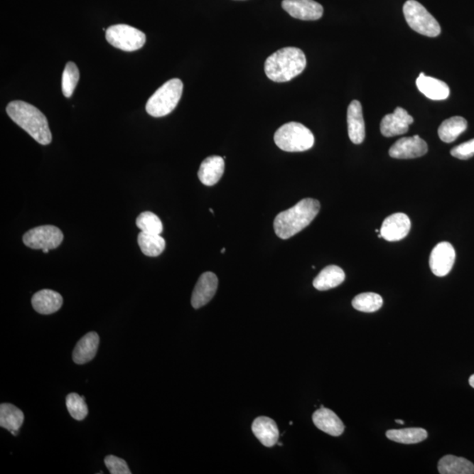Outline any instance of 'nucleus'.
Returning <instances> with one entry per match:
<instances>
[{
    "mask_svg": "<svg viewBox=\"0 0 474 474\" xmlns=\"http://www.w3.org/2000/svg\"><path fill=\"white\" fill-rule=\"evenodd\" d=\"M320 208L318 200L308 198L298 201L296 206L279 212L274 224L276 235L281 239L296 236L315 220Z\"/></svg>",
    "mask_w": 474,
    "mask_h": 474,
    "instance_id": "f257e3e1",
    "label": "nucleus"
},
{
    "mask_svg": "<svg viewBox=\"0 0 474 474\" xmlns=\"http://www.w3.org/2000/svg\"><path fill=\"white\" fill-rule=\"evenodd\" d=\"M307 58L301 48H283L270 55L264 63V72L269 80L277 83L289 82L303 72Z\"/></svg>",
    "mask_w": 474,
    "mask_h": 474,
    "instance_id": "f03ea898",
    "label": "nucleus"
},
{
    "mask_svg": "<svg viewBox=\"0 0 474 474\" xmlns=\"http://www.w3.org/2000/svg\"><path fill=\"white\" fill-rule=\"evenodd\" d=\"M9 117L28 133L37 143L48 145L51 143L52 134L46 117L38 108L27 102L16 100L6 107Z\"/></svg>",
    "mask_w": 474,
    "mask_h": 474,
    "instance_id": "7ed1b4c3",
    "label": "nucleus"
},
{
    "mask_svg": "<svg viewBox=\"0 0 474 474\" xmlns=\"http://www.w3.org/2000/svg\"><path fill=\"white\" fill-rule=\"evenodd\" d=\"M277 146L286 152H302L315 144V136L307 126L298 122H289L279 128L274 134Z\"/></svg>",
    "mask_w": 474,
    "mask_h": 474,
    "instance_id": "20e7f679",
    "label": "nucleus"
},
{
    "mask_svg": "<svg viewBox=\"0 0 474 474\" xmlns=\"http://www.w3.org/2000/svg\"><path fill=\"white\" fill-rule=\"evenodd\" d=\"M183 92V83L178 78L167 81L148 100L146 111L153 117L170 114L178 106Z\"/></svg>",
    "mask_w": 474,
    "mask_h": 474,
    "instance_id": "39448f33",
    "label": "nucleus"
},
{
    "mask_svg": "<svg viewBox=\"0 0 474 474\" xmlns=\"http://www.w3.org/2000/svg\"><path fill=\"white\" fill-rule=\"evenodd\" d=\"M403 14L414 31L429 37H436L441 33L438 21L416 0H408L403 6Z\"/></svg>",
    "mask_w": 474,
    "mask_h": 474,
    "instance_id": "423d86ee",
    "label": "nucleus"
},
{
    "mask_svg": "<svg viewBox=\"0 0 474 474\" xmlns=\"http://www.w3.org/2000/svg\"><path fill=\"white\" fill-rule=\"evenodd\" d=\"M106 38L112 46L128 52L140 50L146 43L144 33L126 24L111 26L107 30Z\"/></svg>",
    "mask_w": 474,
    "mask_h": 474,
    "instance_id": "0eeeda50",
    "label": "nucleus"
},
{
    "mask_svg": "<svg viewBox=\"0 0 474 474\" xmlns=\"http://www.w3.org/2000/svg\"><path fill=\"white\" fill-rule=\"evenodd\" d=\"M63 240V235L58 227L45 225L30 230L24 235L26 246L33 249H57Z\"/></svg>",
    "mask_w": 474,
    "mask_h": 474,
    "instance_id": "6e6552de",
    "label": "nucleus"
},
{
    "mask_svg": "<svg viewBox=\"0 0 474 474\" xmlns=\"http://www.w3.org/2000/svg\"><path fill=\"white\" fill-rule=\"evenodd\" d=\"M456 259V252L450 242H439L432 249L430 257V267L433 274L445 277L450 274Z\"/></svg>",
    "mask_w": 474,
    "mask_h": 474,
    "instance_id": "1a4fd4ad",
    "label": "nucleus"
},
{
    "mask_svg": "<svg viewBox=\"0 0 474 474\" xmlns=\"http://www.w3.org/2000/svg\"><path fill=\"white\" fill-rule=\"evenodd\" d=\"M427 152L428 144L419 136L402 138L389 149L391 158L395 159L417 158Z\"/></svg>",
    "mask_w": 474,
    "mask_h": 474,
    "instance_id": "9d476101",
    "label": "nucleus"
},
{
    "mask_svg": "<svg viewBox=\"0 0 474 474\" xmlns=\"http://www.w3.org/2000/svg\"><path fill=\"white\" fill-rule=\"evenodd\" d=\"M283 9L301 21H317L323 17V7L313 0H283Z\"/></svg>",
    "mask_w": 474,
    "mask_h": 474,
    "instance_id": "9b49d317",
    "label": "nucleus"
},
{
    "mask_svg": "<svg viewBox=\"0 0 474 474\" xmlns=\"http://www.w3.org/2000/svg\"><path fill=\"white\" fill-rule=\"evenodd\" d=\"M410 229L411 222L409 216L397 212L385 219L380 227L379 234L388 242H397L408 236Z\"/></svg>",
    "mask_w": 474,
    "mask_h": 474,
    "instance_id": "f8f14e48",
    "label": "nucleus"
},
{
    "mask_svg": "<svg viewBox=\"0 0 474 474\" xmlns=\"http://www.w3.org/2000/svg\"><path fill=\"white\" fill-rule=\"evenodd\" d=\"M413 122L414 119L408 112L402 107H397L393 114H387L382 119L380 131L386 137L400 136L409 131V126Z\"/></svg>",
    "mask_w": 474,
    "mask_h": 474,
    "instance_id": "ddd939ff",
    "label": "nucleus"
},
{
    "mask_svg": "<svg viewBox=\"0 0 474 474\" xmlns=\"http://www.w3.org/2000/svg\"><path fill=\"white\" fill-rule=\"evenodd\" d=\"M218 287V278L211 271L205 272L200 276L192 296V306L199 309L207 305L215 296Z\"/></svg>",
    "mask_w": 474,
    "mask_h": 474,
    "instance_id": "4468645a",
    "label": "nucleus"
},
{
    "mask_svg": "<svg viewBox=\"0 0 474 474\" xmlns=\"http://www.w3.org/2000/svg\"><path fill=\"white\" fill-rule=\"evenodd\" d=\"M347 123L350 141L354 144H361L365 138V125L363 110L358 100H353L347 111Z\"/></svg>",
    "mask_w": 474,
    "mask_h": 474,
    "instance_id": "2eb2a0df",
    "label": "nucleus"
},
{
    "mask_svg": "<svg viewBox=\"0 0 474 474\" xmlns=\"http://www.w3.org/2000/svg\"><path fill=\"white\" fill-rule=\"evenodd\" d=\"M313 421L320 431L332 436H341L345 431V424L340 418L332 410L324 408L323 406L313 413Z\"/></svg>",
    "mask_w": 474,
    "mask_h": 474,
    "instance_id": "dca6fc26",
    "label": "nucleus"
},
{
    "mask_svg": "<svg viewBox=\"0 0 474 474\" xmlns=\"http://www.w3.org/2000/svg\"><path fill=\"white\" fill-rule=\"evenodd\" d=\"M32 305L41 315H51L62 308L63 297L53 290L44 289L33 294Z\"/></svg>",
    "mask_w": 474,
    "mask_h": 474,
    "instance_id": "f3484780",
    "label": "nucleus"
},
{
    "mask_svg": "<svg viewBox=\"0 0 474 474\" xmlns=\"http://www.w3.org/2000/svg\"><path fill=\"white\" fill-rule=\"evenodd\" d=\"M252 432L263 446L271 447L278 443L279 431L277 424L271 418L257 417L252 424Z\"/></svg>",
    "mask_w": 474,
    "mask_h": 474,
    "instance_id": "a211bd4d",
    "label": "nucleus"
},
{
    "mask_svg": "<svg viewBox=\"0 0 474 474\" xmlns=\"http://www.w3.org/2000/svg\"><path fill=\"white\" fill-rule=\"evenodd\" d=\"M99 345V337L96 332H89L77 342L73 350L72 357L75 363L84 365L88 363L96 356Z\"/></svg>",
    "mask_w": 474,
    "mask_h": 474,
    "instance_id": "6ab92c4d",
    "label": "nucleus"
},
{
    "mask_svg": "<svg viewBox=\"0 0 474 474\" xmlns=\"http://www.w3.org/2000/svg\"><path fill=\"white\" fill-rule=\"evenodd\" d=\"M224 168H225V163H224V158L222 156H209L201 163L198 176H199L200 181L203 185H215L222 178Z\"/></svg>",
    "mask_w": 474,
    "mask_h": 474,
    "instance_id": "aec40b11",
    "label": "nucleus"
},
{
    "mask_svg": "<svg viewBox=\"0 0 474 474\" xmlns=\"http://www.w3.org/2000/svg\"><path fill=\"white\" fill-rule=\"evenodd\" d=\"M416 87L423 95L432 100H443L450 96V88L445 82L425 76L423 72L416 80Z\"/></svg>",
    "mask_w": 474,
    "mask_h": 474,
    "instance_id": "412c9836",
    "label": "nucleus"
},
{
    "mask_svg": "<svg viewBox=\"0 0 474 474\" xmlns=\"http://www.w3.org/2000/svg\"><path fill=\"white\" fill-rule=\"evenodd\" d=\"M25 419L24 414L10 403L0 405V426L16 436Z\"/></svg>",
    "mask_w": 474,
    "mask_h": 474,
    "instance_id": "4be33fe9",
    "label": "nucleus"
},
{
    "mask_svg": "<svg viewBox=\"0 0 474 474\" xmlns=\"http://www.w3.org/2000/svg\"><path fill=\"white\" fill-rule=\"evenodd\" d=\"M345 274L343 269L337 266H328L313 279V285L319 291L335 289L345 281Z\"/></svg>",
    "mask_w": 474,
    "mask_h": 474,
    "instance_id": "5701e85b",
    "label": "nucleus"
},
{
    "mask_svg": "<svg viewBox=\"0 0 474 474\" xmlns=\"http://www.w3.org/2000/svg\"><path fill=\"white\" fill-rule=\"evenodd\" d=\"M438 472L441 474H473L474 465L466 458L446 455L438 462Z\"/></svg>",
    "mask_w": 474,
    "mask_h": 474,
    "instance_id": "b1692460",
    "label": "nucleus"
},
{
    "mask_svg": "<svg viewBox=\"0 0 474 474\" xmlns=\"http://www.w3.org/2000/svg\"><path fill=\"white\" fill-rule=\"evenodd\" d=\"M468 129V122L460 117H453L442 122L438 129L440 139L446 144L453 143Z\"/></svg>",
    "mask_w": 474,
    "mask_h": 474,
    "instance_id": "393cba45",
    "label": "nucleus"
},
{
    "mask_svg": "<svg viewBox=\"0 0 474 474\" xmlns=\"http://www.w3.org/2000/svg\"><path fill=\"white\" fill-rule=\"evenodd\" d=\"M387 438L392 441L405 445H412L424 441L428 438V433L421 428H408L402 430H390L387 431Z\"/></svg>",
    "mask_w": 474,
    "mask_h": 474,
    "instance_id": "a878e982",
    "label": "nucleus"
},
{
    "mask_svg": "<svg viewBox=\"0 0 474 474\" xmlns=\"http://www.w3.org/2000/svg\"><path fill=\"white\" fill-rule=\"evenodd\" d=\"M138 244L141 252L147 257H158L166 249V240L160 235L144 233L138 236Z\"/></svg>",
    "mask_w": 474,
    "mask_h": 474,
    "instance_id": "bb28decb",
    "label": "nucleus"
},
{
    "mask_svg": "<svg viewBox=\"0 0 474 474\" xmlns=\"http://www.w3.org/2000/svg\"><path fill=\"white\" fill-rule=\"evenodd\" d=\"M382 305V297L375 293L358 294L352 301V307L357 311L365 313L378 311Z\"/></svg>",
    "mask_w": 474,
    "mask_h": 474,
    "instance_id": "cd10ccee",
    "label": "nucleus"
},
{
    "mask_svg": "<svg viewBox=\"0 0 474 474\" xmlns=\"http://www.w3.org/2000/svg\"><path fill=\"white\" fill-rule=\"evenodd\" d=\"M80 80V70L72 62L67 63L62 77V91L66 98L72 96Z\"/></svg>",
    "mask_w": 474,
    "mask_h": 474,
    "instance_id": "c85d7f7f",
    "label": "nucleus"
},
{
    "mask_svg": "<svg viewBox=\"0 0 474 474\" xmlns=\"http://www.w3.org/2000/svg\"><path fill=\"white\" fill-rule=\"evenodd\" d=\"M136 225L144 233L160 235L163 232L161 220L152 212H141L136 219Z\"/></svg>",
    "mask_w": 474,
    "mask_h": 474,
    "instance_id": "c756f323",
    "label": "nucleus"
},
{
    "mask_svg": "<svg viewBox=\"0 0 474 474\" xmlns=\"http://www.w3.org/2000/svg\"><path fill=\"white\" fill-rule=\"evenodd\" d=\"M66 406L70 415L77 421H83L88 415V406L85 399L76 393L67 395Z\"/></svg>",
    "mask_w": 474,
    "mask_h": 474,
    "instance_id": "7c9ffc66",
    "label": "nucleus"
},
{
    "mask_svg": "<svg viewBox=\"0 0 474 474\" xmlns=\"http://www.w3.org/2000/svg\"><path fill=\"white\" fill-rule=\"evenodd\" d=\"M104 465L112 474H131L128 464L122 458L109 455L104 458Z\"/></svg>",
    "mask_w": 474,
    "mask_h": 474,
    "instance_id": "2f4dec72",
    "label": "nucleus"
},
{
    "mask_svg": "<svg viewBox=\"0 0 474 474\" xmlns=\"http://www.w3.org/2000/svg\"><path fill=\"white\" fill-rule=\"evenodd\" d=\"M451 156L460 160H468L474 156V139L458 145L451 151Z\"/></svg>",
    "mask_w": 474,
    "mask_h": 474,
    "instance_id": "473e14b6",
    "label": "nucleus"
},
{
    "mask_svg": "<svg viewBox=\"0 0 474 474\" xmlns=\"http://www.w3.org/2000/svg\"><path fill=\"white\" fill-rule=\"evenodd\" d=\"M469 384L473 388H474V375L470 377Z\"/></svg>",
    "mask_w": 474,
    "mask_h": 474,
    "instance_id": "72a5a7b5",
    "label": "nucleus"
},
{
    "mask_svg": "<svg viewBox=\"0 0 474 474\" xmlns=\"http://www.w3.org/2000/svg\"><path fill=\"white\" fill-rule=\"evenodd\" d=\"M395 421H397V423L399 424H402V425L404 424V421H403L402 420H398L397 419V420H395Z\"/></svg>",
    "mask_w": 474,
    "mask_h": 474,
    "instance_id": "f704fd0d",
    "label": "nucleus"
},
{
    "mask_svg": "<svg viewBox=\"0 0 474 474\" xmlns=\"http://www.w3.org/2000/svg\"><path fill=\"white\" fill-rule=\"evenodd\" d=\"M43 253L47 254V253H48V252H50V249H43Z\"/></svg>",
    "mask_w": 474,
    "mask_h": 474,
    "instance_id": "c9c22d12",
    "label": "nucleus"
},
{
    "mask_svg": "<svg viewBox=\"0 0 474 474\" xmlns=\"http://www.w3.org/2000/svg\"><path fill=\"white\" fill-rule=\"evenodd\" d=\"M225 252H226V249H222L221 252H222V254H224V253H225Z\"/></svg>",
    "mask_w": 474,
    "mask_h": 474,
    "instance_id": "e433bc0d",
    "label": "nucleus"
},
{
    "mask_svg": "<svg viewBox=\"0 0 474 474\" xmlns=\"http://www.w3.org/2000/svg\"><path fill=\"white\" fill-rule=\"evenodd\" d=\"M209 211H210L212 212V214H214V211H212V208H210V210H209Z\"/></svg>",
    "mask_w": 474,
    "mask_h": 474,
    "instance_id": "4c0bfd02",
    "label": "nucleus"
},
{
    "mask_svg": "<svg viewBox=\"0 0 474 474\" xmlns=\"http://www.w3.org/2000/svg\"><path fill=\"white\" fill-rule=\"evenodd\" d=\"M278 445H279V446H283L281 443H278Z\"/></svg>",
    "mask_w": 474,
    "mask_h": 474,
    "instance_id": "58836bf2",
    "label": "nucleus"
}]
</instances>
